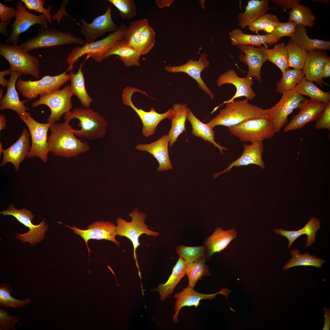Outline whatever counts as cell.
I'll return each instance as SVG.
<instances>
[{
  "mask_svg": "<svg viewBox=\"0 0 330 330\" xmlns=\"http://www.w3.org/2000/svg\"><path fill=\"white\" fill-rule=\"evenodd\" d=\"M20 119L28 127L31 138V148L27 157H38L42 162L46 163L49 152L47 134L51 123H39L33 118L29 112L26 118Z\"/></svg>",
  "mask_w": 330,
  "mask_h": 330,
  "instance_id": "14",
  "label": "cell"
},
{
  "mask_svg": "<svg viewBox=\"0 0 330 330\" xmlns=\"http://www.w3.org/2000/svg\"><path fill=\"white\" fill-rule=\"evenodd\" d=\"M305 27L297 25L291 39L295 45L307 52L316 50L326 51L330 50L329 41L311 39L308 36Z\"/></svg>",
  "mask_w": 330,
  "mask_h": 330,
  "instance_id": "33",
  "label": "cell"
},
{
  "mask_svg": "<svg viewBox=\"0 0 330 330\" xmlns=\"http://www.w3.org/2000/svg\"><path fill=\"white\" fill-rule=\"evenodd\" d=\"M11 71L9 69L0 72V84L3 87L7 86L8 80L6 79L4 76L7 75L11 74Z\"/></svg>",
  "mask_w": 330,
  "mask_h": 330,
  "instance_id": "59",
  "label": "cell"
},
{
  "mask_svg": "<svg viewBox=\"0 0 330 330\" xmlns=\"http://www.w3.org/2000/svg\"><path fill=\"white\" fill-rule=\"evenodd\" d=\"M188 264L179 257L167 281L164 284H159L157 287L151 290V291L158 292L160 295V300L164 301L171 295L176 286L186 274V268Z\"/></svg>",
  "mask_w": 330,
  "mask_h": 330,
  "instance_id": "31",
  "label": "cell"
},
{
  "mask_svg": "<svg viewBox=\"0 0 330 330\" xmlns=\"http://www.w3.org/2000/svg\"><path fill=\"white\" fill-rule=\"evenodd\" d=\"M25 5V7L29 10H33L43 14L46 17L48 22L52 23V16L50 14V11L51 9L50 5L47 9L45 8L43 6L45 3L44 0H21Z\"/></svg>",
  "mask_w": 330,
  "mask_h": 330,
  "instance_id": "52",
  "label": "cell"
},
{
  "mask_svg": "<svg viewBox=\"0 0 330 330\" xmlns=\"http://www.w3.org/2000/svg\"><path fill=\"white\" fill-rule=\"evenodd\" d=\"M119 10L122 19L128 20L137 15V8L133 0H108Z\"/></svg>",
  "mask_w": 330,
  "mask_h": 330,
  "instance_id": "50",
  "label": "cell"
},
{
  "mask_svg": "<svg viewBox=\"0 0 330 330\" xmlns=\"http://www.w3.org/2000/svg\"><path fill=\"white\" fill-rule=\"evenodd\" d=\"M324 322L323 330L330 329V310L326 307H324Z\"/></svg>",
  "mask_w": 330,
  "mask_h": 330,
  "instance_id": "58",
  "label": "cell"
},
{
  "mask_svg": "<svg viewBox=\"0 0 330 330\" xmlns=\"http://www.w3.org/2000/svg\"><path fill=\"white\" fill-rule=\"evenodd\" d=\"M0 55L9 62L11 72H19L39 78L38 59L30 55L28 51L20 48L18 45L0 42Z\"/></svg>",
  "mask_w": 330,
  "mask_h": 330,
  "instance_id": "9",
  "label": "cell"
},
{
  "mask_svg": "<svg viewBox=\"0 0 330 330\" xmlns=\"http://www.w3.org/2000/svg\"><path fill=\"white\" fill-rule=\"evenodd\" d=\"M312 1L314 2H320L326 4H329L330 2L329 0H314Z\"/></svg>",
  "mask_w": 330,
  "mask_h": 330,
  "instance_id": "62",
  "label": "cell"
},
{
  "mask_svg": "<svg viewBox=\"0 0 330 330\" xmlns=\"http://www.w3.org/2000/svg\"><path fill=\"white\" fill-rule=\"evenodd\" d=\"M30 134L25 127L19 138L8 148L3 149V158L0 163L1 167H3L9 162L14 165L15 170H19L20 165L28 156L31 148L29 138Z\"/></svg>",
  "mask_w": 330,
  "mask_h": 330,
  "instance_id": "22",
  "label": "cell"
},
{
  "mask_svg": "<svg viewBox=\"0 0 330 330\" xmlns=\"http://www.w3.org/2000/svg\"><path fill=\"white\" fill-rule=\"evenodd\" d=\"M328 57L325 51L313 50L307 52L302 71L306 79L314 81L323 87V81L321 77L322 70Z\"/></svg>",
  "mask_w": 330,
  "mask_h": 330,
  "instance_id": "27",
  "label": "cell"
},
{
  "mask_svg": "<svg viewBox=\"0 0 330 330\" xmlns=\"http://www.w3.org/2000/svg\"><path fill=\"white\" fill-rule=\"evenodd\" d=\"M216 83L218 87L225 84H230L236 88V91L233 96L228 100L224 101L223 104L232 101L242 97H245L248 100H252L256 96L251 87L254 84L252 78L246 76L240 77L233 69H229L221 74L217 79Z\"/></svg>",
  "mask_w": 330,
  "mask_h": 330,
  "instance_id": "21",
  "label": "cell"
},
{
  "mask_svg": "<svg viewBox=\"0 0 330 330\" xmlns=\"http://www.w3.org/2000/svg\"><path fill=\"white\" fill-rule=\"evenodd\" d=\"M67 71L54 76L46 75L38 80H24L20 78L16 82V88L28 100L35 99L38 95H45L59 90L70 80V74H66Z\"/></svg>",
  "mask_w": 330,
  "mask_h": 330,
  "instance_id": "8",
  "label": "cell"
},
{
  "mask_svg": "<svg viewBox=\"0 0 330 330\" xmlns=\"http://www.w3.org/2000/svg\"><path fill=\"white\" fill-rule=\"evenodd\" d=\"M156 33L150 25L142 31L139 38L137 50L141 55H145L154 47L156 42Z\"/></svg>",
  "mask_w": 330,
  "mask_h": 330,
  "instance_id": "48",
  "label": "cell"
},
{
  "mask_svg": "<svg viewBox=\"0 0 330 330\" xmlns=\"http://www.w3.org/2000/svg\"><path fill=\"white\" fill-rule=\"evenodd\" d=\"M113 55L119 56L126 67H139L140 65L139 60L141 54L137 50L127 44L123 39L108 51L104 55V59H107Z\"/></svg>",
  "mask_w": 330,
  "mask_h": 330,
  "instance_id": "32",
  "label": "cell"
},
{
  "mask_svg": "<svg viewBox=\"0 0 330 330\" xmlns=\"http://www.w3.org/2000/svg\"><path fill=\"white\" fill-rule=\"evenodd\" d=\"M321 221L316 217H311L305 226L297 231L285 230L282 228L274 229L276 234L286 237L289 241L288 247L290 248L294 241L301 235L306 234L307 236L306 247L311 246L315 241V235L321 227Z\"/></svg>",
  "mask_w": 330,
  "mask_h": 330,
  "instance_id": "28",
  "label": "cell"
},
{
  "mask_svg": "<svg viewBox=\"0 0 330 330\" xmlns=\"http://www.w3.org/2000/svg\"><path fill=\"white\" fill-rule=\"evenodd\" d=\"M237 232L233 228L223 230L220 227L215 229L213 234L205 241L207 257H210L214 253L218 252L226 248L237 236Z\"/></svg>",
  "mask_w": 330,
  "mask_h": 330,
  "instance_id": "29",
  "label": "cell"
},
{
  "mask_svg": "<svg viewBox=\"0 0 330 330\" xmlns=\"http://www.w3.org/2000/svg\"><path fill=\"white\" fill-rule=\"evenodd\" d=\"M70 122L65 120L63 123H50L48 147L49 152L55 156L69 158L85 153L90 149L88 143L75 137Z\"/></svg>",
  "mask_w": 330,
  "mask_h": 330,
  "instance_id": "1",
  "label": "cell"
},
{
  "mask_svg": "<svg viewBox=\"0 0 330 330\" xmlns=\"http://www.w3.org/2000/svg\"><path fill=\"white\" fill-rule=\"evenodd\" d=\"M205 245L189 247L180 245L177 247L176 251L179 257L189 263L193 262L205 255Z\"/></svg>",
  "mask_w": 330,
  "mask_h": 330,
  "instance_id": "49",
  "label": "cell"
},
{
  "mask_svg": "<svg viewBox=\"0 0 330 330\" xmlns=\"http://www.w3.org/2000/svg\"><path fill=\"white\" fill-rule=\"evenodd\" d=\"M315 129L330 130V103H326L316 120Z\"/></svg>",
  "mask_w": 330,
  "mask_h": 330,
  "instance_id": "54",
  "label": "cell"
},
{
  "mask_svg": "<svg viewBox=\"0 0 330 330\" xmlns=\"http://www.w3.org/2000/svg\"><path fill=\"white\" fill-rule=\"evenodd\" d=\"M330 77V58L328 57L325 61L321 74L322 79Z\"/></svg>",
  "mask_w": 330,
  "mask_h": 330,
  "instance_id": "57",
  "label": "cell"
},
{
  "mask_svg": "<svg viewBox=\"0 0 330 330\" xmlns=\"http://www.w3.org/2000/svg\"><path fill=\"white\" fill-rule=\"evenodd\" d=\"M136 92L146 94L137 88L127 86L123 91L122 102L124 105L130 107L138 114L143 125L142 134L145 137H148L154 134L158 125L163 120L168 119L171 120L174 117L175 112L172 108L163 113H158L153 107L149 112L145 111L141 108H138L134 105L131 100L133 94Z\"/></svg>",
  "mask_w": 330,
  "mask_h": 330,
  "instance_id": "10",
  "label": "cell"
},
{
  "mask_svg": "<svg viewBox=\"0 0 330 330\" xmlns=\"http://www.w3.org/2000/svg\"><path fill=\"white\" fill-rule=\"evenodd\" d=\"M169 134L164 135L157 141L148 144H138L135 147L139 151L150 153L157 160L159 166L157 171L171 170L173 166L170 159L168 150Z\"/></svg>",
  "mask_w": 330,
  "mask_h": 330,
  "instance_id": "25",
  "label": "cell"
},
{
  "mask_svg": "<svg viewBox=\"0 0 330 330\" xmlns=\"http://www.w3.org/2000/svg\"><path fill=\"white\" fill-rule=\"evenodd\" d=\"M205 262V255L196 261L188 264L186 272L189 280L188 286L193 288L197 281L202 280L203 277L210 275L208 267Z\"/></svg>",
  "mask_w": 330,
  "mask_h": 330,
  "instance_id": "40",
  "label": "cell"
},
{
  "mask_svg": "<svg viewBox=\"0 0 330 330\" xmlns=\"http://www.w3.org/2000/svg\"><path fill=\"white\" fill-rule=\"evenodd\" d=\"M3 88L0 87V99L2 100V98L3 96Z\"/></svg>",
  "mask_w": 330,
  "mask_h": 330,
  "instance_id": "63",
  "label": "cell"
},
{
  "mask_svg": "<svg viewBox=\"0 0 330 330\" xmlns=\"http://www.w3.org/2000/svg\"><path fill=\"white\" fill-rule=\"evenodd\" d=\"M111 7H107L105 12L103 15L95 18L91 23H88L84 19H81L80 31L86 38L85 43H90L95 42L98 37L103 36L108 32H114L119 27L113 22L112 18Z\"/></svg>",
  "mask_w": 330,
  "mask_h": 330,
  "instance_id": "17",
  "label": "cell"
},
{
  "mask_svg": "<svg viewBox=\"0 0 330 330\" xmlns=\"http://www.w3.org/2000/svg\"><path fill=\"white\" fill-rule=\"evenodd\" d=\"M228 34L231 44L233 46L241 45L259 47L262 44L265 46H267L266 44L271 46L279 41L271 33L262 35L248 34L238 28L234 29Z\"/></svg>",
  "mask_w": 330,
  "mask_h": 330,
  "instance_id": "30",
  "label": "cell"
},
{
  "mask_svg": "<svg viewBox=\"0 0 330 330\" xmlns=\"http://www.w3.org/2000/svg\"><path fill=\"white\" fill-rule=\"evenodd\" d=\"M271 1L276 4L280 6L284 11L287 9H293L301 1L300 0H272Z\"/></svg>",
  "mask_w": 330,
  "mask_h": 330,
  "instance_id": "56",
  "label": "cell"
},
{
  "mask_svg": "<svg viewBox=\"0 0 330 330\" xmlns=\"http://www.w3.org/2000/svg\"><path fill=\"white\" fill-rule=\"evenodd\" d=\"M16 8L7 6L0 2V32L6 37L9 36L7 27L10 20L13 17H16Z\"/></svg>",
  "mask_w": 330,
  "mask_h": 330,
  "instance_id": "51",
  "label": "cell"
},
{
  "mask_svg": "<svg viewBox=\"0 0 330 330\" xmlns=\"http://www.w3.org/2000/svg\"><path fill=\"white\" fill-rule=\"evenodd\" d=\"M174 1L173 0H156L155 2L157 6L161 8L169 7Z\"/></svg>",
  "mask_w": 330,
  "mask_h": 330,
  "instance_id": "60",
  "label": "cell"
},
{
  "mask_svg": "<svg viewBox=\"0 0 330 330\" xmlns=\"http://www.w3.org/2000/svg\"><path fill=\"white\" fill-rule=\"evenodd\" d=\"M7 120L6 116L3 114H0V131L6 129Z\"/></svg>",
  "mask_w": 330,
  "mask_h": 330,
  "instance_id": "61",
  "label": "cell"
},
{
  "mask_svg": "<svg viewBox=\"0 0 330 330\" xmlns=\"http://www.w3.org/2000/svg\"><path fill=\"white\" fill-rule=\"evenodd\" d=\"M84 62L80 65L77 73L75 74L72 70L70 74L71 88L73 94L75 95L86 108H89L93 101L92 98L87 93L85 87V79L82 71Z\"/></svg>",
  "mask_w": 330,
  "mask_h": 330,
  "instance_id": "37",
  "label": "cell"
},
{
  "mask_svg": "<svg viewBox=\"0 0 330 330\" xmlns=\"http://www.w3.org/2000/svg\"><path fill=\"white\" fill-rule=\"evenodd\" d=\"M207 54L205 52L200 55L198 61L189 59L185 64L180 66H170L166 65L164 69L171 73L184 72L193 79L197 82L199 87L208 95L211 99L214 100V94L207 86L201 78V73L209 67L210 62L207 59Z\"/></svg>",
  "mask_w": 330,
  "mask_h": 330,
  "instance_id": "18",
  "label": "cell"
},
{
  "mask_svg": "<svg viewBox=\"0 0 330 330\" xmlns=\"http://www.w3.org/2000/svg\"><path fill=\"white\" fill-rule=\"evenodd\" d=\"M129 216L132 218L130 222H128L120 217L117 219L116 234V235L126 237L131 242L133 247L134 258L140 273L136 253L137 248L140 245L139 237L143 234H145L148 236L156 237L158 236L160 233L148 228V226L145 223L147 217L146 214L145 213L139 212L136 208L129 213Z\"/></svg>",
  "mask_w": 330,
  "mask_h": 330,
  "instance_id": "6",
  "label": "cell"
},
{
  "mask_svg": "<svg viewBox=\"0 0 330 330\" xmlns=\"http://www.w3.org/2000/svg\"><path fill=\"white\" fill-rule=\"evenodd\" d=\"M2 148V144L1 142H0V156H1V154L2 153V152L3 150Z\"/></svg>",
  "mask_w": 330,
  "mask_h": 330,
  "instance_id": "64",
  "label": "cell"
},
{
  "mask_svg": "<svg viewBox=\"0 0 330 330\" xmlns=\"http://www.w3.org/2000/svg\"><path fill=\"white\" fill-rule=\"evenodd\" d=\"M297 91L300 94L308 96L310 99L324 103H330V92L319 89L312 81L304 77L296 86Z\"/></svg>",
  "mask_w": 330,
  "mask_h": 330,
  "instance_id": "38",
  "label": "cell"
},
{
  "mask_svg": "<svg viewBox=\"0 0 330 330\" xmlns=\"http://www.w3.org/2000/svg\"><path fill=\"white\" fill-rule=\"evenodd\" d=\"M17 4L16 16L12 25V31L5 41V43L7 44L11 42L12 45L15 46L18 45L20 40V34L27 31L32 25L35 24L45 26L48 25V22L44 15H36L29 13L21 0L19 1Z\"/></svg>",
  "mask_w": 330,
  "mask_h": 330,
  "instance_id": "15",
  "label": "cell"
},
{
  "mask_svg": "<svg viewBox=\"0 0 330 330\" xmlns=\"http://www.w3.org/2000/svg\"><path fill=\"white\" fill-rule=\"evenodd\" d=\"M297 25L295 22L289 20L287 22L280 23L271 34L278 41L284 36L291 38L295 33Z\"/></svg>",
  "mask_w": 330,
  "mask_h": 330,
  "instance_id": "53",
  "label": "cell"
},
{
  "mask_svg": "<svg viewBox=\"0 0 330 330\" xmlns=\"http://www.w3.org/2000/svg\"><path fill=\"white\" fill-rule=\"evenodd\" d=\"M286 46L288 51L289 67L297 69H302L306 61L307 52L295 44L291 39Z\"/></svg>",
  "mask_w": 330,
  "mask_h": 330,
  "instance_id": "47",
  "label": "cell"
},
{
  "mask_svg": "<svg viewBox=\"0 0 330 330\" xmlns=\"http://www.w3.org/2000/svg\"><path fill=\"white\" fill-rule=\"evenodd\" d=\"M65 120L78 119L80 130L73 129L76 136L95 140L104 137L107 132L108 123L105 117L98 112L89 108H77L64 114Z\"/></svg>",
  "mask_w": 330,
  "mask_h": 330,
  "instance_id": "3",
  "label": "cell"
},
{
  "mask_svg": "<svg viewBox=\"0 0 330 330\" xmlns=\"http://www.w3.org/2000/svg\"><path fill=\"white\" fill-rule=\"evenodd\" d=\"M326 104L312 99H305L299 104L298 113L285 126L284 132L298 130L308 123L315 121Z\"/></svg>",
  "mask_w": 330,
  "mask_h": 330,
  "instance_id": "20",
  "label": "cell"
},
{
  "mask_svg": "<svg viewBox=\"0 0 330 330\" xmlns=\"http://www.w3.org/2000/svg\"><path fill=\"white\" fill-rule=\"evenodd\" d=\"M0 214L4 216L10 215L14 217L19 222L29 228L28 232L23 234H16V238L22 242H29L32 245L40 242L43 238L45 232L48 229V225L44 220L39 224L35 225L32 222L34 215L32 212L25 208L16 209L13 204H9L6 209H3Z\"/></svg>",
  "mask_w": 330,
  "mask_h": 330,
  "instance_id": "13",
  "label": "cell"
},
{
  "mask_svg": "<svg viewBox=\"0 0 330 330\" xmlns=\"http://www.w3.org/2000/svg\"><path fill=\"white\" fill-rule=\"evenodd\" d=\"M289 20L298 25L310 27L314 25L315 16L311 10L306 6L299 3L289 12Z\"/></svg>",
  "mask_w": 330,
  "mask_h": 330,
  "instance_id": "44",
  "label": "cell"
},
{
  "mask_svg": "<svg viewBox=\"0 0 330 330\" xmlns=\"http://www.w3.org/2000/svg\"><path fill=\"white\" fill-rule=\"evenodd\" d=\"M12 292V288L9 284L4 283L0 284L1 306L17 308L24 307L31 302V299L29 298L22 300L13 298L10 295Z\"/></svg>",
  "mask_w": 330,
  "mask_h": 330,
  "instance_id": "45",
  "label": "cell"
},
{
  "mask_svg": "<svg viewBox=\"0 0 330 330\" xmlns=\"http://www.w3.org/2000/svg\"><path fill=\"white\" fill-rule=\"evenodd\" d=\"M304 77L302 70L289 69L282 73L281 79L277 83L276 92L282 94L295 88Z\"/></svg>",
  "mask_w": 330,
  "mask_h": 330,
  "instance_id": "43",
  "label": "cell"
},
{
  "mask_svg": "<svg viewBox=\"0 0 330 330\" xmlns=\"http://www.w3.org/2000/svg\"><path fill=\"white\" fill-rule=\"evenodd\" d=\"M230 291L226 288H223L219 292L214 294H204L200 293L194 291L193 288L188 286L184 288L182 291L179 293H176L174 295V298L176 299L174 310V314L173 317L174 323L178 322V317L180 310L185 306H194L197 308L200 304V301L202 299H213L218 294L225 295L226 298Z\"/></svg>",
  "mask_w": 330,
  "mask_h": 330,
  "instance_id": "24",
  "label": "cell"
},
{
  "mask_svg": "<svg viewBox=\"0 0 330 330\" xmlns=\"http://www.w3.org/2000/svg\"><path fill=\"white\" fill-rule=\"evenodd\" d=\"M127 28L124 24H121L116 31L108 34L102 39L90 43H85L82 47L77 46L73 48L68 55L66 62L69 64L68 71L72 70L73 64L85 54L86 59L91 57L95 61L101 62L105 53L120 41L124 39Z\"/></svg>",
  "mask_w": 330,
  "mask_h": 330,
  "instance_id": "4",
  "label": "cell"
},
{
  "mask_svg": "<svg viewBox=\"0 0 330 330\" xmlns=\"http://www.w3.org/2000/svg\"><path fill=\"white\" fill-rule=\"evenodd\" d=\"M290 254L292 258L289 259V262L283 267L284 270L298 266H312L321 268L322 265L326 261L325 260L317 258L308 252L301 254L297 249L291 251Z\"/></svg>",
  "mask_w": 330,
  "mask_h": 330,
  "instance_id": "39",
  "label": "cell"
},
{
  "mask_svg": "<svg viewBox=\"0 0 330 330\" xmlns=\"http://www.w3.org/2000/svg\"><path fill=\"white\" fill-rule=\"evenodd\" d=\"M244 149L241 156L232 162L225 170L213 175L214 180L221 174L231 170L233 167H238L254 164L260 166L262 169L265 167V164L262 159V154L263 152V145L262 141H258L251 143L250 145L243 144Z\"/></svg>",
  "mask_w": 330,
  "mask_h": 330,
  "instance_id": "26",
  "label": "cell"
},
{
  "mask_svg": "<svg viewBox=\"0 0 330 330\" xmlns=\"http://www.w3.org/2000/svg\"><path fill=\"white\" fill-rule=\"evenodd\" d=\"M236 46L241 52L238 56L239 61L246 64L248 67V70L246 76L254 77L259 83H261V68L263 63L268 60L265 51L268 46L255 47L241 45Z\"/></svg>",
  "mask_w": 330,
  "mask_h": 330,
  "instance_id": "16",
  "label": "cell"
},
{
  "mask_svg": "<svg viewBox=\"0 0 330 330\" xmlns=\"http://www.w3.org/2000/svg\"><path fill=\"white\" fill-rule=\"evenodd\" d=\"M186 104L175 103L173 109L175 112L174 117L171 120V125L168 134L169 137L170 147L172 146L178 137L185 130V122L187 119L188 107Z\"/></svg>",
  "mask_w": 330,
  "mask_h": 330,
  "instance_id": "36",
  "label": "cell"
},
{
  "mask_svg": "<svg viewBox=\"0 0 330 330\" xmlns=\"http://www.w3.org/2000/svg\"><path fill=\"white\" fill-rule=\"evenodd\" d=\"M149 25V21L147 18L131 21L127 27L124 41L127 44L137 50L139 37L143 30Z\"/></svg>",
  "mask_w": 330,
  "mask_h": 330,
  "instance_id": "42",
  "label": "cell"
},
{
  "mask_svg": "<svg viewBox=\"0 0 330 330\" xmlns=\"http://www.w3.org/2000/svg\"><path fill=\"white\" fill-rule=\"evenodd\" d=\"M73 94L70 86L68 84L61 90L40 96L39 98L31 104L33 108L42 105L48 106L51 113L47 119V123L56 122L64 114L71 111L72 105L71 98Z\"/></svg>",
  "mask_w": 330,
  "mask_h": 330,
  "instance_id": "12",
  "label": "cell"
},
{
  "mask_svg": "<svg viewBox=\"0 0 330 330\" xmlns=\"http://www.w3.org/2000/svg\"><path fill=\"white\" fill-rule=\"evenodd\" d=\"M306 99L295 88L284 92L279 101L273 107L265 110L271 119L275 133L287 123L288 116L299 108L300 103Z\"/></svg>",
  "mask_w": 330,
  "mask_h": 330,
  "instance_id": "11",
  "label": "cell"
},
{
  "mask_svg": "<svg viewBox=\"0 0 330 330\" xmlns=\"http://www.w3.org/2000/svg\"><path fill=\"white\" fill-rule=\"evenodd\" d=\"M38 34L29 38L19 47L30 51L39 48L77 43L83 46V39L69 32H62L55 28L40 25L38 27Z\"/></svg>",
  "mask_w": 330,
  "mask_h": 330,
  "instance_id": "5",
  "label": "cell"
},
{
  "mask_svg": "<svg viewBox=\"0 0 330 330\" xmlns=\"http://www.w3.org/2000/svg\"><path fill=\"white\" fill-rule=\"evenodd\" d=\"M20 317L17 316H10L8 312L0 309V330H9L15 327Z\"/></svg>",
  "mask_w": 330,
  "mask_h": 330,
  "instance_id": "55",
  "label": "cell"
},
{
  "mask_svg": "<svg viewBox=\"0 0 330 330\" xmlns=\"http://www.w3.org/2000/svg\"><path fill=\"white\" fill-rule=\"evenodd\" d=\"M225 104V107L206 123L211 129L219 125L228 127L251 119L268 116L265 109L250 104L247 98Z\"/></svg>",
  "mask_w": 330,
  "mask_h": 330,
  "instance_id": "2",
  "label": "cell"
},
{
  "mask_svg": "<svg viewBox=\"0 0 330 330\" xmlns=\"http://www.w3.org/2000/svg\"><path fill=\"white\" fill-rule=\"evenodd\" d=\"M65 226L73 230L75 234L79 235L84 240L87 246L89 259L91 251L88 247L87 243L90 239H105L113 242L118 247L119 246L120 242L116 239V226L109 222L102 221L93 222L85 230L79 229L74 226L70 227L68 225Z\"/></svg>",
  "mask_w": 330,
  "mask_h": 330,
  "instance_id": "19",
  "label": "cell"
},
{
  "mask_svg": "<svg viewBox=\"0 0 330 330\" xmlns=\"http://www.w3.org/2000/svg\"><path fill=\"white\" fill-rule=\"evenodd\" d=\"M280 23L276 15L266 13L259 17L248 26L250 30L255 33L263 31L271 34Z\"/></svg>",
  "mask_w": 330,
  "mask_h": 330,
  "instance_id": "46",
  "label": "cell"
},
{
  "mask_svg": "<svg viewBox=\"0 0 330 330\" xmlns=\"http://www.w3.org/2000/svg\"><path fill=\"white\" fill-rule=\"evenodd\" d=\"M228 128L230 132L241 141H262L272 138L275 134L269 116L251 119Z\"/></svg>",
  "mask_w": 330,
  "mask_h": 330,
  "instance_id": "7",
  "label": "cell"
},
{
  "mask_svg": "<svg viewBox=\"0 0 330 330\" xmlns=\"http://www.w3.org/2000/svg\"><path fill=\"white\" fill-rule=\"evenodd\" d=\"M187 119L192 126V133L194 136L201 138L206 141L210 143L218 148L222 154H223V150L228 149L227 148L222 147L215 140V135L213 129L210 127L206 123H202L192 113L190 108H188Z\"/></svg>",
  "mask_w": 330,
  "mask_h": 330,
  "instance_id": "35",
  "label": "cell"
},
{
  "mask_svg": "<svg viewBox=\"0 0 330 330\" xmlns=\"http://www.w3.org/2000/svg\"><path fill=\"white\" fill-rule=\"evenodd\" d=\"M22 73L12 71L10 78L8 80L7 90L5 95L0 101V110L10 109L16 112L19 116L20 119L26 118L28 112L27 111L30 109L24 105L29 100H20L18 94L16 90V85L19 77Z\"/></svg>",
  "mask_w": 330,
  "mask_h": 330,
  "instance_id": "23",
  "label": "cell"
},
{
  "mask_svg": "<svg viewBox=\"0 0 330 330\" xmlns=\"http://www.w3.org/2000/svg\"><path fill=\"white\" fill-rule=\"evenodd\" d=\"M265 51L268 60L277 66L282 73L289 69L288 51L284 43L276 44L272 49L266 48Z\"/></svg>",
  "mask_w": 330,
  "mask_h": 330,
  "instance_id": "41",
  "label": "cell"
},
{
  "mask_svg": "<svg viewBox=\"0 0 330 330\" xmlns=\"http://www.w3.org/2000/svg\"><path fill=\"white\" fill-rule=\"evenodd\" d=\"M267 0L248 1L245 11L237 15L239 26L244 28L260 16L266 14L269 9Z\"/></svg>",
  "mask_w": 330,
  "mask_h": 330,
  "instance_id": "34",
  "label": "cell"
}]
</instances>
